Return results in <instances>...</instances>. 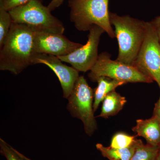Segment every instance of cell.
Returning <instances> with one entry per match:
<instances>
[{"instance_id":"obj_1","label":"cell","mask_w":160,"mask_h":160,"mask_svg":"<svg viewBox=\"0 0 160 160\" xmlns=\"http://www.w3.org/2000/svg\"><path fill=\"white\" fill-rule=\"evenodd\" d=\"M0 69L17 75L33 65L34 32L28 26L12 22L8 36L0 47Z\"/></svg>"},{"instance_id":"obj_2","label":"cell","mask_w":160,"mask_h":160,"mask_svg":"<svg viewBox=\"0 0 160 160\" xmlns=\"http://www.w3.org/2000/svg\"><path fill=\"white\" fill-rule=\"evenodd\" d=\"M109 18L118 44L116 60L133 65L145 37L146 22L110 12Z\"/></svg>"},{"instance_id":"obj_3","label":"cell","mask_w":160,"mask_h":160,"mask_svg":"<svg viewBox=\"0 0 160 160\" xmlns=\"http://www.w3.org/2000/svg\"><path fill=\"white\" fill-rule=\"evenodd\" d=\"M109 0H69L70 20L81 31H89L94 25L104 29L108 36L115 38L109 18Z\"/></svg>"},{"instance_id":"obj_4","label":"cell","mask_w":160,"mask_h":160,"mask_svg":"<svg viewBox=\"0 0 160 160\" xmlns=\"http://www.w3.org/2000/svg\"><path fill=\"white\" fill-rule=\"evenodd\" d=\"M51 12L41 0H31L9 12L12 22L26 25L34 31L63 34L65 27L62 22L52 15Z\"/></svg>"},{"instance_id":"obj_5","label":"cell","mask_w":160,"mask_h":160,"mask_svg":"<svg viewBox=\"0 0 160 160\" xmlns=\"http://www.w3.org/2000/svg\"><path fill=\"white\" fill-rule=\"evenodd\" d=\"M94 92L84 76L78 78L68 98L67 109L73 117L82 121L86 134L91 136L97 129L93 105Z\"/></svg>"},{"instance_id":"obj_6","label":"cell","mask_w":160,"mask_h":160,"mask_svg":"<svg viewBox=\"0 0 160 160\" xmlns=\"http://www.w3.org/2000/svg\"><path fill=\"white\" fill-rule=\"evenodd\" d=\"M109 53L99 55L97 61L90 69L88 76L92 82H97L99 78L105 77L128 82H152L153 80L133 65L124 64L111 59Z\"/></svg>"},{"instance_id":"obj_7","label":"cell","mask_w":160,"mask_h":160,"mask_svg":"<svg viewBox=\"0 0 160 160\" xmlns=\"http://www.w3.org/2000/svg\"><path fill=\"white\" fill-rule=\"evenodd\" d=\"M133 66L155 81L160 88V43L151 21L146 22L145 37Z\"/></svg>"},{"instance_id":"obj_8","label":"cell","mask_w":160,"mask_h":160,"mask_svg":"<svg viewBox=\"0 0 160 160\" xmlns=\"http://www.w3.org/2000/svg\"><path fill=\"white\" fill-rule=\"evenodd\" d=\"M104 32V29L94 25L89 29L88 40L85 45L70 54L58 58L62 62L69 63L79 72L90 71L98 57V48L100 38Z\"/></svg>"},{"instance_id":"obj_9","label":"cell","mask_w":160,"mask_h":160,"mask_svg":"<svg viewBox=\"0 0 160 160\" xmlns=\"http://www.w3.org/2000/svg\"><path fill=\"white\" fill-rule=\"evenodd\" d=\"M34 32L35 53L62 57L70 54L82 46L72 42L63 34L44 31Z\"/></svg>"},{"instance_id":"obj_10","label":"cell","mask_w":160,"mask_h":160,"mask_svg":"<svg viewBox=\"0 0 160 160\" xmlns=\"http://www.w3.org/2000/svg\"><path fill=\"white\" fill-rule=\"evenodd\" d=\"M42 64L51 69L55 73L62 86L63 97L68 99L79 77V71L72 67L63 64L58 57L44 53H37L33 64Z\"/></svg>"},{"instance_id":"obj_11","label":"cell","mask_w":160,"mask_h":160,"mask_svg":"<svg viewBox=\"0 0 160 160\" xmlns=\"http://www.w3.org/2000/svg\"><path fill=\"white\" fill-rule=\"evenodd\" d=\"M136 125L132 131L139 136L146 140L149 145L160 146V122L157 118L152 116L147 119L137 120Z\"/></svg>"},{"instance_id":"obj_12","label":"cell","mask_w":160,"mask_h":160,"mask_svg":"<svg viewBox=\"0 0 160 160\" xmlns=\"http://www.w3.org/2000/svg\"><path fill=\"white\" fill-rule=\"evenodd\" d=\"M97 87L94 89V101L93 109L94 112L96 111L101 102L111 92L114 91L118 86L126 84L125 82L118 80L112 79L110 78L102 77L97 81Z\"/></svg>"},{"instance_id":"obj_13","label":"cell","mask_w":160,"mask_h":160,"mask_svg":"<svg viewBox=\"0 0 160 160\" xmlns=\"http://www.w3.org/2000/svg\"><path fill=\"white\" fill-rule=\"evenodd\" d=\"M126 102V98L115 90L111 92L103 100L101 112L98 117L107 118L117 114L123 109Z\"/></svg>"},{"instance_id":"obj_14","label":"cell","mask_w":160,"mask_h":160,"mask_svg":"<svg viewBox=\"0 0 160 160\" xmlns=\"http://www.w3.org/2000/svg\"><path fill=\"white\" fill-rule=\"evenodd\" d=\"M137 143V139L131 146L122 149L106 147L101 143H98L96 147L104 158L109 160H130L135 151Z\"/></svg>"},{"instance_id":"obj_15","label":"cell","mask_w":160,"mask_h":160,"mask_svg":"<svg viewBox=\"0 0 160 160\" xmlns=\"http://www.w3.org/2000/svg\"><path fill=\"white\" fill-rule=\"evenodd\" d=\"M159 147L145 145L142 140L137 139L136 148L130 160H157Z\"/></svg>"},{"instance_id":"obj_16","label":"cell","mask_w":160,"mask_h":160,"mask_svg":"<svg viewBox=\"0 0 160 160\" xmlns=\"http://www.w3.org/2000/svg\"><path fill=\"white\" fill-rule=\"evenodd\" d=\"M136 137L129 135L124 132H118L112 137L109 146L115 149L127 148L134 143L136 139Z\"/></svg>"},{"instance_id":"obj_17","label":"cell","mask_w":160,"mask_h":160,"mask_svg":"<svg viewBox=\"0 0 160 160\" xmlns=\"http://www.w3.org/2000/svg\"><path fill=\"white\" fill-rule=\"evenodd\" d=\"M12 23L9 12L0 9V47L2 46L8 36Z\"/></svg>"},{"instance_id":"obj_18","label":"cell","mask_w":160,"mask_h":160,"mask_svg":"<svg viewBox=\"0 0 160 160\" xmlns=\"http://www.w3.org/2000/svg\"><path fill=\"white\" fill-rule=\"evenodd\" d=\"M0 152L7 160H25L20 152L2 138L0 139Z\"/></svg>"},{"instance_id":"obj_19","label":"cell","mask_w":160,"mask_h":160,"mask_svg":"<svg viewBox=\"0 0 160 160\" xmlns=\"http://www.w3.org/2000/svg\"><path fill=\"white\" fill-rule=\"evenodd\" d=\"M31 0H0V9L9 11L26 5Z\"/></svg>"},{"instance_id":"obj_20","label":"cell","mask_w":160,"mask_h":160,"mask_svg":"<svg viewBox=\"0 0 160 160\" xmlns=\"http://www.w3.org/2000/svg\"><path fill=\"white\" fill-rule=\"evenodd\" d=\"M151 22L155 29L160 43V16L155 18L154 19L151 21Z\"/></svg>"},{"instance_id":"obj_21","label":"cell","mask_w":160,"mask_h":160,"mask_svg":"<svg viewBox=\"0 0 160 160\" xmlns=\"http://www.w3.org/2000/svg\"><path fill=\"white\" fill-rule=\"evenodd\" d=\"M64 0H51L47 7L52 11L60 7L62 4Z\"/></svg>"},{"instance_id":"obj_22","label":"cell","mask_w":160,"mask_h":160,"mask_svg":"<svg viewBox=\"0 0 160 160\" xmlns=\"http://www.w3.org/2000/svg\"><path fill=\"white\" fill-rule=\"evenodd\" d=\"M152 116L157 118L160 122V96L157 102L155 105L154 111H153Z\"/></svg>"},{"instance_id":"obj_23","label":"cell","mask_w":160,"mask_h":160,"mask_svg":"<svg viewBox=\"0 0 160 160\" xmlns=\"http://www.w3.org/2000/svg\"><path fill=\"white\" fill-rule=\"evenodd\" d=\"M157 160H160V146H159V149L158 152L157 158Z\"/></svg>"},{"instance_id":"obj_24","label":"cell","mask_w":160,"mask_h":160,"mask_svg":"<svg viewBox=\"0 0 160 160\" xmlns=\"http://www.w3.org/2000/svg\"><path fill=\"white\" fill-rule=\"evenodd\" d=\"M20 154H21V155L22 156V157L25 160H32L31 159H29V158L26 157V156H25L23 155L22 154V153H20Z\"/></svg>"}]
</instances>
